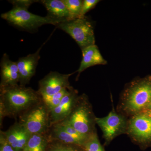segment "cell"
<instances>
[{
    "label": "cell",
    "mask_w": 151,
    "mask_h": 151,
    "mask_svg": "<svg viewBox=\"0 0 151 151\" xmlns=\"http://www.w3.org/2000/svg\"><path fill=\"white\" fill-rule=\"evenodd\" d=\"M41 46L35 53L19 58L17 61L19 74L20 85L25 86L29 84L30 80L35 74L36 69L40 59Z\"/></svg>",
    "instance_id": "cell-11"
},
{
    "label": "cell",
    "mask_w": 151,
    "mask_h": 151,
    "mask_svg": "<svg viewBox=\"0 0 151 151\" xmlns=\"http://www.w3.org/2000/svg\"><path fill=\"white\" fill-rule=\"evenodd\" d=\"M67 7L70 15V20L75 19L83 17L82 15L83 1L63 0Z\"/></svg>",
    "instance_id": "cell-17"
},
{
    "label": "cell",
    "mask_w": 151,
    "mask_h": 151,
    "mask_svg": "<svg viewBox=\"0 0 151 151\" xmlns=\"http://www.w3.org/2000/svg\"><path fill=\"white\" fill-rule=\"evenodd\" d=\"M57 27L69 35L78 44L81 50L95 45L93 24L85 16L61 22Z\"/></svg>",
    "instance_id": "cell-6"
},
{
    "label": "cell",
    "mask_w": 151,
    "mask_h": 151,
    "mask_svg": "<svg viewBox=\"0 0 151 151\" xmlns=\"http://www.w3.org/2000/svg\"><path fill=\"white\" fill-rule=\"evenodd\" d=\"M133 142L144 148L151 147V114L145 111L130 117L127 133Z\"/></svg>",
    "instance_id": "cell-7"
},
{
    "label": "cell",
    "mask_w": 151,
    "mask_h": 151,
    "mask_svg": "<svg viewBox=\"0 0 151 151\" xmlns=\"http://www.w3.org/2000/svg\"></svg>",
    "instance_id": "cell-26"
},
{
    "label": "cell",
    "mask_w": 151,
    "mask_h": 151,
    "mask_svg": "<svg viewBox=\"0 0 151 151\" xmlns=\"http://www.w3.org/2000/svg\"><path fill=\"white\" fill-rule=\"evenodd\" d=\"M50 114L41 100L19 116V123L31 134H46L50 126Z\"/></svg>",
    "instance_id": "cell-5"
},
{
    "label": "cell",
    "mask_w": 151,
    "mask_h": 151,
    "mask_svg": "<svg viewBox=\"0 0 151 151\" xmlns=\"http://www.w3.org/2000/svg\"><path fill=\"white\" fill-rule=\"evenodd\" d=\"M1 68V88L18 84L19 83V74L17 63L11 60L6 53L4 54L2 58Z\"/></svg>",
    "instance_id": "cell-12"
},
{
    "label": "cell",
    "mask_w": 151,
    "mask_h": 151,
    "mask_svg": "<svg viewBox=\"0 0 151 151\" xmlns=\"http://www.w3.org/2000/svg\"><path fill=\"white\" fill-rule=\"evenodd\" d=\"M151 102V76L135 80L124 90L119 105L120 112L130 117L145 111Z\"/></svg>",
    "instance_id": "cell-2"
},
{
    "label": "cell",
    "mask_w": 151,
    "mask_h": 151,
    "mask_svg": "<svg viewBox=\"0 0 151 151\" xmlns=\"http://www.w3.org/2000/svg\"><path fill=\"white\" fill-rule=\"evenodd\" d=\"M98 0H84L82 6V15L85 16L89 11L94 8L95 6L100 2Z\"/></svg>",
    "instance_id": "cell-21"
},
{
    "label": "cell",
    "mask_w": 151,
    "mask_h": 151,
    "mask_svg": "<svg viewBox=\"0 0 151 151\" xmlns=\"http://www.w3.org/2000/svg\"><path fill=\"white\" fill-rule=\"evenodd\" d=\"M9 2L12 4L14 7L22 8L27 9L29 8L34 3L38 1H33V0H14L9 1Z\"/></svg>",
    "instance_id": "cell-22"
},
{
    "label": "cell",
    "mask_w": 151,
    "mask_h": 151,
    "mask_svg": "<svg viewBox=\"0 0 151 151\" xmlns=\"http://www.w3.org/2000/svg\"><path fill=\"white\" fill-rule=\"evenodd\" d=\"M0 151H15L6 139L3 132L0 134Z\"/></svg>",
    "instance_id": "cell-23"
},
{
    "label": "cell",
    "mask_w": 151,
    "mask_h": 151,
    "mask_svg": "<svg viewBox=\"0 0 151 151\" xmlns=\"http://www.w3.org/2000/svg\"><path fill=\"white\" fill-rule=\"evenodd\" d=\"M128 121L126 116L117 113L114 107L108 116L103 118L96 117V124L103 132L105 145H109L119 135L127 133Z\"/></svg>",
    "instance_id": "cell-8"
},
{
    "label": "cell",
    "mask_w": 151,
    "mask_h": 151,
    "mask_svg": "<svg viewBox=\"0 0 151 151\" xmlns=\"http://www.w3.org/2000/svg\"><path fill=\"white\" fill-rule=\"evenodd\" d=\"M96 119L87 96L83 94L78 96L71 112L63 121L82 134L89 137L96 132Z\"/></svg>",
    "instance_id": "cell-3"
},
{
    "label": "cell",
    "mask_w": 151,
    "mask_h": 151,
    "mask_svg": "<svg viewBox=\"0 0 151 151\" xmlns=\"http://www.w3.org/2000/svg\"><path fill=\"white\" fill-rule=\"evenodd\" d=\"M48 142V138L46 134H33L31 135L23 151H45Z\"/></svg>",
    "instance_id": "cell-15"
},
{
    "label": "cell",
    "mask_w": 151,
    "mask_h": 151,
    "mask_svg": "<svg viewBox=\"0 0 151 151\" xmlns=\"http://www.w3.org/2000/svg\"><path fill=\"white\" fill-rule=\"evenodd\" d=\"M146 111H148L149 113H150L151 114V110H146Z\"/></svg>",
    "instance_id": "cell-25"
},
{
    "label": "cell",
    "mask_w": 151,
    "mask_h": 151,
    "mask_svg": "<svg viewBox=\"0 0 151 151\" xmlns=\"http://www.w3.org/2000/svg\"><path fill=\"white\" fill-rule=\"evenodd\" d=\"M73 73L61 74L50 72L39 82L37 91L40 95L52 96L70 86L69 78Z\"/></svg>",
    "instance_id": "cell-9"
},
{
    "label": "cell",
    "mask_w": 151,
    "mask_h": 151,
    "mask_svg": "<svg viewBox=\"0 0 151 151\" xmlns=\"http://www.w3.org/2000/svg\"><path fill=\"white\" fill-rule=\"evenodd\" d=\"M41 2L48 12V15L65 21L70 20V15L63 0H42Z\"/></svg>",
    "instance_id": "cell-14"
},
{
    "label": "cell",
    "mask_w": 151,
    "mask_h": 151,
    "mask_svg": "<svg viewBox=\"0 0 151 151\" xmlns=\"http://www.w3.org/2000/svg\"><path fill=\"white\" fill-rule=\"evenodd\" d=\"M82 58L78 68V77L81 72L88 68L98 65H105L107 62L104 58L97 45H95L82 50Z\"/></svg>",
    "instance_id": "cell-13"
},
{
    "label": "cell",
    "mask_w": 151,
    "mask_h": 151,
    "mask_svg": "<svg viewBox=\"0 0 151 151\" xmlns=\"http://www.w3.org/2000/svg\"><path fill=\"white\" fill-rule=\"evenodd\" d=\"M60 126L63 128V129L66 131L67 133H68L69 134L72 136L75 139H77L78 141H80L83 146L84 144L86 142V141L88 140L89 137H86L84 135L82 134L81 133H79L78 131L75 128H73V127L70 125L67 122L65 121H62V122H59Z\"/></svg>",
    "instance_id": "cell-20"
},
{
    "label": "cell",
    "mask_w": 151,
    "mask_h": 151,
    "mask_svg": "<svg viewBox=\"0 0 151 151\" xmlns=\"http://www.w3.org/2000/svg\"><path fill=\"white\" fill-rule=\"evenodd\" d=\"M0 121L4 117L20 116L41 99L37 91L21 85L1 87Z\"/></svg>",
    "instance_id": "cell-1"
},
{
    "label": "cell",
    "mask_w": 151,
    "mask_h": 151,
    "mask_svg": "<svg viewBox=\"0 0 151 151\" xmlns=\"http://www.w3.org/2000/svg\"><path fill=\"white\" fill-rule=\"evenodd\" d=\"M70 86L52 96L40 95L41 101L45 105L50 112L59 105L62 98L68 92Z\"/></svg>",
    "instance_id": "cell-16"
},
{
    "label": "cell",
    "mask_w": 151,
    "mask_h": 151,
    "mask_svg": "<svg viewBox=\"0 0 151 151\" xmlns=\"http://www.w3.org/2000/svg\"><path fill=\"white\" fill-rule=\"evenodd\" d=\"M83 148L84 151H105L99 141L97 132L89 137Z\"/></svg>",
    "instance_id": "cell-18"
},
{
    "label": "cell",
    "mask_w": 151,
    "mask_h": 151,
    "mask_svg": "<svg viewBox=\"0 0 151 151\" xmlns=\"http://www.w3.org/2000/svg\"><path fill=\"white\" fill-rule=\"evenodd\" d=\"M49 140L51 141L53 144L50 146V149L48 151H82L81 149L83 147L81 146L69 145L58 141Z\"/></svg>",
    "instance_id": "cell-19"
},
{
    "label": "cell",
    "mask_w": 151,
    "mask_h": 151,
    "mask_svg": "<svg viewBox=\"0 0 151 151\" xmlns=\"http://www.w3.org/2000/svg\"><path fill=\"white\" fill-rule=\"evenodd\" d=\"M1 17L15 26L28 30L36 29L45 24H52L57 26L61 22H64L48 15L46 17H41L31 13L27 9L16 7L2 14Z\"/></svg>",
    "instance_id": "cell-4"
},
{
    "label": "cell",
    "mask_w": 151,
    "mask_h": 151,
    "mask_svg": "<svg viewBox=\"0 0 151 151\" xmlns=\"http://www.w3.org/2000/svg\"><path fill=\"white\" fill-rule=\"evenodd\" d=\"M151 110V102L149 104L148 106L147 107V109H146V110ZM145 110V111H146Z\"/></svg>",
    "instance_id": "cell-24"
},
{
    "label": "cell",
    "mask_w": 151,
    "mask_h": 151,
    "mask_svg": "<svg viewBox=\"0 0 151 151\" xmlns=\"http://www.w3.org/2000/svg\"><path fill=\"white\" fill-rule=\"evenodd\" d=\"M78 96L77 91L71 86L59 105L50 111V127L53 124L62 122L67 118L74 107Z\"/></svg>",
    "instance_id": "cell-10"
}]
</instances>
